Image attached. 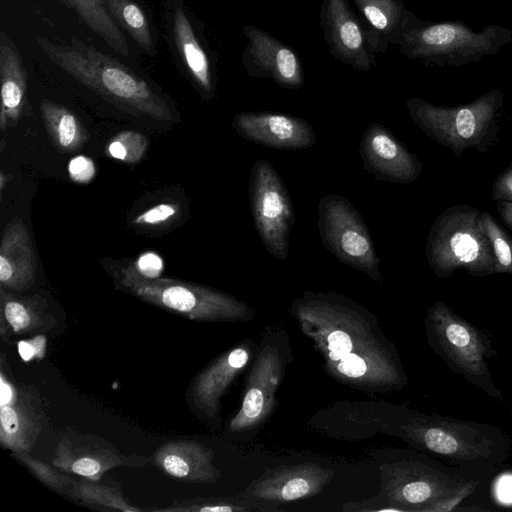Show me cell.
Wrapping results in <instances>:
<instances>
[{
  "mask_svg": "<svg viewBox=\"0 0 512 512\" xmlns=\"http://www.w3.org/2000/svg\"><path fill=\"white\" fill-rule=\"evenodd\" d=\"M333 476L332 469L317 463L267 467L239 494L256 501L280 505L318 495Z\"/></svg>",
  "mask_w": 512,
  "mask_h": 512,
  "instance_id": "obj_13",
  "label": "cell"
},
{
  "mask_svg": "<svg viewBox=\"0 0 512 512\" xmlns=\"http://www.w3.org/2000/svg\"><path fill=\"white\" fill-rule=\"evenodd\" d=\"M291 314L338 382L364 391H399L408 383L395 346L374 315L337 294L306 291Z\"/></svg>",
  "mask_w": 512,
  "mask_h": 512,
  "instance_id": "obj_1",
  "label": "cell"
},
{
  "mask_svg": "<svg viewBox=\"0 0 512 512\" xmlns=\"http://www.w3.org/2000/svg\"><path fill=\"white\" fill-rule=\"evenodd\" d=\"M112 17L128 31L137 44L152 54L154 42L146 15L132 0H105Z\"/></svg>",
  "mask_w": 512,
  "mask_h": 512,
  "instance_id": "obj_31",
  "label": "cell"
},
{
  "mask_svg": "<svg viewBox=\"0 0 512 512\" xmlns=\"http://www.w3.org/2000/svg\"><path fill=\"white\" fill-rule=\"evenodd\" d=\"M503 104V93L494 89L464 105L438 106L413 97L406 107L412 121L428 137L460 156L467 149L485 151L494 142Z\"/></svg>",
  "mask_w": 512,
  "mask_h": 512,
  "instance_id": "obj_7",
  "label": "cell"
},
{
  "mask_svg": "<svg viewBox=\"0 0 512 512\" xmlns=\"http://www.w3.org/2000/svg\"><path fill=\"white\" fill-rule=\"evenodd\" d=\"M249 200L255 229L265 249L277 260H286L295 211L282 178L265 159L257 160L251 168Z\"/></svg>",
  "mask_w": 512,
  "mask_h": 512,
  "instance_id": "obj_11",
  "label": "cell"
},
{
  "mask_svg": "<svg viewBox=\"0 0 512 512\" xmlns=\"http://www.w3.org/2000/svg\"><path fill=\"white\" fill-rule=\"evenodd\" d=\"M132 266L141 276L154 279L160 277L163 270V261L154 252H146Z\"/></svg>",
  "mask_w": 512,
  "mask_h": 512,
  "instance_id": "obj_39",
  "label": "cell"
},
{
  "mask_svg": "<svg viewBox=\"0 0 512 512\" xmlns=\"http://www.w3.org/2000/svg\"><path fill=\"white\" fill-rule=\"evenodd\" d=\"M342 510L352 512H401L400 509L388 501L382 494L374 498L358 502L343 504Z\"/></svg>",
  "mask_w": 512,
  "mask_h": 512,
  "instance_id": "obj_38",
  "label": "cell"
},
{
  "mask_svg": "<svg viewBox=\"0 0 512 512\" xmlns=\"http://www.w3.org/2000/svg\"><path fill=\"white\" fill-rule=\"evenodd\" d=\"M430 268L439 278L462 269L477 277L494 274V257L482 212L467 204L447 208L433 222L426 241Z\"/></svg>",
  "mask_w": 512,
  "mask_h": 512,
  "instance_id": "obj_8",
  "label": "cell"
},
{
  "mask_svg": "<svg viewBox=\"0 0 512 512\" xmlns=\"http://www.w3.org/2000/svg\"><path fill=\"white\" fill-rule=\"evenodd\" d=\"M512 42V31L489 24L475 31L462 21H426L407 11L391 44L425 65L461 67L497 54Z\"/></svg>",
  "mask_w": 512,
  "mask_h": 512,
  "instance_id": "obj_5",
  "label": "cell"
},
{
  "mask_svg": "<svg viewBox=\"0 0 512 512\" xmlns=\"http://www.w3.org/2000/svg\"><path fill=\"white\" fill-rule=\"evenodd\" d=\"M41 432V417L29 393L12 382L1 363L0 445L11 452H30Z\"/></svg>",
  "mask_w": 512,
  "mask_h": 512,
  "instance_id": "obj_19",
  "label": "cell"
},
{
  "mask_svg": "<svg viewBox=\"0 0 512 512\" xmlns=\"http://www.w3.org/2000/svg\"><path fill=\"white\" fill-rule=\"evenodd\" d=\"M40 110L46 131L58 151L71 153L83 146L88 135L71 110L50 100H43Z\"/></svg>",
  "mask_w": 512,
  "mask_h": 512,
  "instance_id": "obj_27",
  "label": "cell"
},
{
  "mask_svg": "<svg viewBox=\"0 0 512 512\" xmlns=\"http://www.w3.org/2000/svg\"><path fill=\"white\" fill-rule=\"evenodd\" d=\"M279 504L256 501L240 494L235 496L196 497L177 500L167 507L151 509L154 512H275Z\"/></svg>",
  "mask_w": 512,
  "mask_h": 512,
  "instance_id": "obj_29",
  "label": "cell"
},
{
  "mask_svg": "<svg viewBox=\"0 0 512 512\" xmlns=\"http://www.w3.org/2000/svg\"><path fill=\"white\" fill-rule=\"evenodd\" d=\"M318 231L323 246L340 262L382 284L380 258L360 212L342 195L327 194L318 203Z\"/></svg>",
  "mask_w": 512,
  "mask_h": 512,
  "instance_id": "obj_10",
  "label": "cell"
},
{
  "mask_svg": "<svg viewBox=\"0 0 512 512\" xmlns=\"http://www.w3.org/2000/svg\"><path fill=\"white\" fill-rule=\"evenodd\" d=\"M56 325L46 299L38 295L19 297L0 288V335L6 343L15 335L46 332Z\"/></svg>",
  "mask_w": 512,
  "mask_h": 512,
  "instance_id": "obj_23",
  "label": "cell"
},
{
  "mask_svg": "<svg viewBox=\"0 0 512 512\" xmlns=\"http://www.w3.org/2000/svg\"><path fill=\"white\" fill-rule=\"evenodd\" d=\"M82 21L111 48L129 54L128 42L110 15L105 0H68Z\"/></svg>",
  "mask_w": 512,
  "mask_h": 512,
  "instance_id": "obj_30",
  "label": "cell"
},
{
  "mask_svg": "<svg viewBox=\"0 0 512 512\" xmlns=\"http://www.w3.org/2000/svg\"><path fill=\"white\" fill-rule=\"evenodd\" d=\"M68 173L72 181L79 184H87L95 177L96 169L89 157L79 155L70 160Z\"/></svg>",
  "mask_w": 512,
  "mask_h": 512,
  "instance_id": "obj_37",
  "label": "cell"
},
{
  "mask_svg": "<svg viewBox=\"0 0 512 512\" xmlns=\"http://www.w3.org/2000/svg\"><path fill=\"white\" fill-rule=\"evenodd\" d=\"M320 25L333 57L361 72L375 65L376 51L347 0H324Z\"/></svg>",
  "mask_w": 512,
  "mask_h": 512,
  "instance_id": "obj_14",
  "label": "cell"
},
{
  "mask_svg": "<svg viewBox=\"0 0 512 512\" xmlns=\"http://www.w3.org/2000/svg\"><path fill=\"white\" fill-rule=\"evenodd\" d=\"M41 483L56 493L67 497L73 478L52 464H47L29 455V452H11Z\"/></svg>",
  "mask_w": 512,
  "mask_h": 512,
  "instance_id": "obj_32",
  "label": "cell"
},
{
  "mask_svg": "<svg viewBox=\"0 0 512 512\" xmlns=\"http://www.w3.org/2000/svg\"><path fill=\"white\" fill-rule=\"evenodd\" d=\"M119 287L135 297L195 321L243 322L255 311L232 295L170 278H146L132 264L120 271Z\"/></svg>",
  "mask_w": 512,
  "mask_h": 512,
  "instance_id": "obj_9",
  "label": "cell"
},
{
  "mask_svg": "<svg viewBox=\"0 0 512 512\" xmlns=\"http://www.w3.org/2000/svg\"><path fill=\"white\" fill-rule=\"evenodd\" d=\"M37 43L52 63L113 104L158 121L175 120L165 100L116 59L77 39L59 44L37 37Z\"/></svg>",
  "mask_w": 512,
  "mask_h": 512,
  "instance_id": "obj_3",
  "label": "cell"
},
{
  "mask_svg": "<svg viewBox=\"0 0 512 512\" xmlns=\"http://www.w3.org/2000/svg\"><path fill=\"white\" fill-rule=\"evenodd\" d=\"M178 213V208L172 203H160L153 206L132 220L135 225L158 226L168 222Z\"/></svg>",
  "mask_w": 512,
  "mask_h": 512,
  "instance_id": "obj_35",
  "label": "cell"
},
{
  "mask_svg": "<svg viewBox=\"0 0 512 512\" xmlns=\"http://www.w3.org/2000/svg\"><path fill=\"white\" fill-rule=\"evenodd\" d=\"M1 110L0 128L4 131L9 122L17 124L26 102L27 73L9 37L0 34Z\"/></svg>",
  "mask_w": 512,
  "mask_h": 512,
  "instance_id": "obj_24",
  "label": "cell"
},
{
  "mask_svg": "<svg viewBox=\"0 0 512 512\" xmlns=\"http://www.w3.org/2000/svg\"><path fill=\"white\" fill-rule=\"evenodd\" d=\"M149 458L139 454H123L108 440L77 431L63 434L58 441L51 464L68 474L99 481L116 467H142Z\"/></svg>",
  "mask_w": 512,
  "mask_h": 512,
  "instance_id": "obj_12",
  "label": "cell"
},
{
  "mask_svg": "<svg viewBox=\"0 0 512 512\" xmlns=\"http://www.w3.org/2000/svg\"><path fill=\"white\" fill-rule=\"evenodd\" d=\"M492 198L495 201H512V165L505 169L494 181Z\"/></svg>",
  "mask_w": 512,
  "mask_h": 512,
  "instance_id": "obj_40",
  "label": "cell"
},
{
  "mask_svg": "<svg viewBox=\"0 0 512 512\" xmlns=\"http://www.w3.org/2000/svg\"><path fill=\"white\" fill-rule=\"evenodd\" d=\"M511 403H512V397H511Z\"/></svg>",
  "mask_w": 512,
  "mask_h": 512,
  "instance_id": "obj_43",
  "label": "cell"
},
{
  "mask_svg": "<svg viewBox=\"0 0 512 512\" xmlns=\"http://www.w3.org/2000/svg\"><path fill=\"white\" fill-rule=\"evenodd\" d=\"M148 147L147 138L137 131H122L115 135L105 146V153L126 164L139 162Z\"/></svg>",
  "mask_w": 512,
  "mask_h": 512,
  "instance_id": "obj_34",
  "label": "cell"
},
{
  "mask_svg": "<svg viewBox=\"0 0 512 512\" xmlns=\"http://www.w3.org/2000/svg\"><path fill=\"white\" fill-rule=\"evenodd\" d=\"M36 260L25 223L20 218L10 221L0 245L1 287L18 292L28 289L35 281Z\"/></svg>",
  "mask_w": 512,
  "mask_h": 512,
  "instance_id": "obj_22",
  "label": "cell"
},
{
  "mask_svg": "<svg viewBox=\"0 0 512 512\" xmlns=\"http://www.w3.org/2000/svg\"><path fill=\"white\" fill-rule=\"evenodd\" d=\"M248 44L242 65L251 77L270 78L284 89H300L304 70L297 53L263 29L247 25L243 29Z\"/></svg>",
  "mask_w": 512,
  "mask_h": 512,
  "instance_id": "obj_16",
  "label": "cell"
},
{
  "mask_svg": "<svg viewBox=\"0 0 512 512\" xmlns=\"http://www.w3.org/2000/svg\"><path fill=\"white\" fill-rule=\"evenodd\" d=\"M253 343L243 342L214 359L199 372L189 391L191 405L206 419L220 410V401L253 354Z\"/></svg>",
  "mask_w": 512,
  "mask_h": 512,
  "instance_id": "obj_20",
  "label": "cell"
},
{
  "mask_svg": "<svg viewBox=\"0 0 512 512\" xmlns=\"http://www.w3.org/2000/svg\"><path fill=\"white\" fill-rule=\"evenodd\" d=\"M399 433L416 448L482 480L509 459L512 441L490 423L407 410Z\"/></svg>",
  "mask_w": 512,
  "mask_h": 512,
  "instance_id": "obj_2",
  "label": "cell"
},
{
  "mask_svg": "<svg viewBox=\"0 0 512 512\" xmlns=\"http://www.w3.org/2000/svg\"><path fill=\"white\" fill-rule=\"evenodd\" d=\"M232 127L243 138L274 149H308L316 142L312 126L289 114L241 112L234 116Z\"/></svg>",
  "mask_w": 512,
  "mask_h": 512,
  "instance_id": "obj_18",
  "label": "cell"
},
{
  "mask_svg": "<svg viewBox=\"0 0 512 512\" xmlns=\"http://www.w3.org/2000/svg\"><path fill=\"white\" fill-rule=\"evenodd\" d=\"M497 209L502 220L512 230V201H499L497 204Z\"/></svg>",
  "mask_w": 512,
  "mask_h": 512,
  "instance_id": "obj_41",
  "label": "cell"
},
{
  "mask_svg": "<svg viewBox=\"0 0 512 512\" xmlns=\"http://www.w3.org/2000/svg\"><path fill=\"white\" fill-rule=\"evenodd\" d=\"M173 36L178 51L191 76L209 97L214 95V80L210 59L199 43L185 11L177 7L173 15Z\"/></svg>",
  "mask_w": 512,
  "mask_h": 512,
  "instance_id": "obj_26",
  "label": "cell"
},
{
  "mask_svg": "<svg viewBox=\"0 0 512 512\" xmlns=\"http://www.w3.org/2000/svg\"><path fill=\"white\" fill-rule=\"evenodd\" d=\"M485 234L490 242L494 257V274L512 275V239L488 213H482Z\"/></svg>",
  "mask_w": 512,
  "mask_h": 512,
  "instance_id": "obj_33",
  "label": "cell"
},
{
  "mask_svg": "<svg viewBox=\"0 0 512 512\" xmlns=\"http://www.w3.org/2000/svg\"><path fill=\"white\" fill-rule=\"evenodd\" d=\"M283 373L284 360L280 350L274 344H265L253 363L240 409L229 423L231 432L252 429L270 416Z\"/></svg>",
  "mask_w": 512,
  "mask_h": 512,
  "instance_id": "obj_15",
  "label": "cell"
},
{
  "mask_svg": "<svg viewBox=\"0 0 512 512\" xmlns=\"http://www.w3.org/2000/svg\"><path fill=\"white\" fill-rule=\"evenodd\" d=\"M424 327L428 345L451 371L489 397L501 399L488 365L497 352L483 330L440 300L428 308Z\"/></svg>",
  "mask_w": 512,
  "mask_h": 512,
  "instance_id": "obj_6",
  "label": "cell"
},
{
  "mask_svg": "<svg viewBox=\"0 0 512 512\" xmlns=\"http://www.w3.org/2000/svg\"><path fill=\"white\" fill-rule=\"evenodd\" d=\"M376 53L385 52L407 13L402 0H353Z\"/></svg>",
  "mask_w": 512,
  "mask_h": 512,
  "instance_id": "obj_25",
  "label": "cell"
},
{
  "mask_svg": "<svg viewBox=\"0 0 512 512\" xmlns=\"http://www.w3.org/2000/svg\"><path fill=\"white\" fill-rule=\"evenodd\" d=\"M46 348L47 338L42 333L17 342L18 353L24 362L42 360L46 354Z\"/></svg>",
  "mask_w": 512,
  "mask_h": 512,
  "instance_id": "obj_36",
  "label": "cell"
},
{
  "mask_svg": "<svg viewBox=\"0 0 512 512\" xmlns=\"http://www.w3.org/2000/svg\"><path fill=\"white\" fill-rule=\"evenodd\" d=\"M68 498L71 500L99 510H115L124 512H142L145 509L131 504L123 495L121 487L116 482L104 483L89 479L73 478Z\"/></svg>",
  "mask_w": 512,
  "mask_h": 512,
  "instance_id": "obj_28",
  "label": "cell"
},
{
  "mask_svg": "<svg viewBox=\"0 0 512 512\" xmlns=\"http://www.w3.org/2000/svg\"><path fill=\"white\" fill-rule=\"evenodd\" d=\"M382 495L401 512H450L482 479L425 455L408 454L380 468Z\"/></svg>",
  "mask_w": 512,
  "mask_h": 512,
  "instance_id": "obj_4",
  "label": "cell"
},
{
  "mask_svg": "<svg viewBox=\"0 0 512 512\" xmlns=\"http://www.w3.org/2000/svg\"><path fill=\"white\" fill-rule=\"evenodd\" d=\"M8 175H6L3 171L0 172V190L1 193L5 187V183L8 182Z\"/></svg>",
  "mask_w": 512,
  "mask_h": 512,
  "instance_id": "obj_42",
  "label": "cell"
},
{
  "mask_svg": "<svg viewBox=\"0 0 512 512\" xmlns=\"http://www.w3.org/2000/svg\"><path fill=\"white\" fill-rule=\"evenodd\" d=\"M359 153L363 169L377 180L409 184L422 171L419 159L377 122L370 124L362 134Z\"/></svg>",
  "mask_w": 512,
  "mask_h": 512,
  "instance_id": "obj_17",
  "label": "cell"
},
{
  "mask_svg": "<svg viewBox=\"0 0 512 512\" xmlns=\"http://www.w3.org/2000/svg\"><path fill=\"white\" fill-rule=\"evenodd\" d=\"M214 451L194 440H173L160 445L153 463L166 475L189 483H212L221 473L214 464Z\"/></svg>",
  "mask_w": 512,
  "mask_h": 512,
  "instance_id": "obj_21",
  "label": "cell"
}]
</instances>
